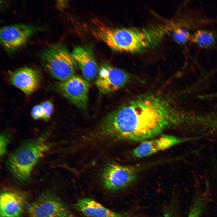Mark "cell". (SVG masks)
<instances>
[{
	"instance_id": "6da1fadb",
	"label": "cell",
	"mask_w": 217,
	"mask_h": 217,
	"mask_svg": "<svg viewBox=\"0 0 217 217\" xmlns=\"http://www.w3.org/2000/svg\"><path fill=\"white\" fill-rule=\"evenodd\" d=\"M184 111L170 98L159 94L140 95L107 115L100 125L113 139L144 141L169 128L182 125Z\"/></svg>"
},
{
	"instance_id": "7a4b0ae2",
	"label": "cell",
	"mask_w": 217,
	"mask_h": 217,
	"mask_svg": "<svg viewBox=\"0 0 217 217\" xmlns=\"http://www.w3.org/2000/svg\"><path fill=\"white\" fill-rule=\"evenodd\" d=\"M170 29L164 24L141 28H109L105 33L104 40L108 46L115 50L140 52L156 46Z\"/></svg>"
},
{
	"instance_id": "3957f363",
	"label": "cell",
	"mask_w": 217,
	"mask_h": 217,
	"mask_svg": "<svg viewBox=\"0 0 217 217\" xmlns=\"http://www.w3.org/2000/svg\"><path fill=\"white\" fill-rule=\"evenodd\" d=\"M46 136L43 134L24 143L10 154L8 167L16 179L25 182L29 179L34 167L50 147Z\"/></svg>"
},
{
	"instance_id": "277c9868",
	"label": "cell",
	"mask_w": 217,
	"mask_h": 217,
	"mask_svg": "<svg viewBox=\"0 0 217 217\" xmlns=\"http://www.w3.org/2000/svg\"><path fill=\"white\" fill-rule=\"evenodd\" d=\"M40 58L48 72L60 81L74 75L77 64L71 53L62 45H51L41 53Z\"/></svg>"
},
{
	"instance_id": "5b68a950",
	"label": "cell",
	"mask_w": 217,
	"mask_h": 217,
	"mask_svg": "<svg viewBox=\"0 0 217 217\" xmlns=\"http://www.w3.org/2000/svg\"><path fill=\"white\" fill-rule=\"evenodd\" d=\"M30 217H75L67 206L57 196L44 193L27 209Z\"/></svg>"
},
{
	"instance_id": "8992f818",
	"label": "cell",
	"mask_w": 217,
	"mask_h": 217,
	"mask_svg": "<svg viewBox=\"0 0 217 217\" xmlns=\"http://www.w3.org/2000/svg\"><path fill=\"white\" fill-rule=\"evenodd\" d=\"M137 174V171L134 167L111 163L102 171V182L106 190L115 192L130 185L135 181Z\"/></svg>"
},
{
	"instance_id": "52a82bcc",
	"label": "cell",
	"mask_w": 217,
	"mask_h": 217,
	"mask_svg": "<svg viewBox=\"0 0 217 217\" xmlns=\"http://www.w3.org/2000/svg\"><path fill=\"white\" fill-rule=\"evenodd\" d=\"M40 29L33 26L22 24L5 26L0 30L1 44L7 52L13 53L23 46Z\"/></svg>"
},
{
	"instance_id": "ba28073f",
	"label": "cell",
	"mask_w": 217,
	"mask_h": 217,
	"mask_svg": "<svg viewBox=\"0 0 217 217\" xmlns=\"http://www.w3.org/2000/svg\"><path fill=\"white\" fill-rule=\"evenodd\" d=\"M131 76L127 72L105 64L100 67L95 85L103 94H109L118 90L131 80Z\"/></svg>"
},
{
	"instance_id": "9c48e42d",
	"label": "cell",
	"mask_w": 217,
	"mask_h": 217,
	"mask_svg": "<svg viewBox=\"0 0 217 217\" xmlns=\"http://www.w3.org/2000/svg\"><path fill=\"white\" fill-rule=\"evenodd\" d=\"M57 89L68 100L82 110L87 108L89 90V82L74 75L56 84Z\"/></svg>"
},
{
	"instance_id": "30bf717a",
	"label": "cell",
	"mask_w": 217,
	"mask_h": 217,
	"mask_svg": "<svg viewBox=\"0 0 217 217\" xmlns=\"http://www.w3.org/2000/svg\"><path fill=\"white\" fill-rule=\"evenodd\" d=\"M193 139L163 135L156 138L143 141L133 150V154L137 158L148 156Z\"/></svg>"
},
{
	"instance_id": "8fae6325",
	"label": "cell",
	"mask_w": 217,
	"mask_h": 217,
	"mask_svg": "<svg viewBox=\"0 0 217 217\" xmlns=\"http://www.w3.org/2000/svg\"><path fill=\"white\" fill-rule=\"evenodd\" d=\"M27 201V197L20 192H2L0 197V217H20Z\"/></svg>"
},
{
	"instance_id": "7c38bea8",
	"label": "cell",
	"mask_w": 217,
	"mask_h": 217,
	"mask_svg": "<svg viewBox=\"0 0 217 217\" xmlns=\"http://www.w3.org/2000/svg\"><path fill=\"white\" fill-rule=\"evenodd\" d=\"M71 54L85 79L89 82L95 78L98 74V68L91 50L87 47L77 46Z\"/></svg>"
},
{
	"instance_id": "4fadbf2b",
	"label": "cell",
	"mask_w": 217,
	"mask_h": 217,
	"mask_svg": "<svg viewBox=\"0 0 217 217\" xmlns=\"http://www.w3.org/2000/svg\"><path fill=\"white\" fill-rule=\"evenodd\" d=\"M10 79L13 85L25 93L30 95L39 87L40 77L36 71L26 67L13 72L10 75Z\"/></svg>"
},
{
	"instance_id": "5bb4252c",
	"label": "cell",
	"mask_w": 217,
	"mask_h": 217,
	"mask_svg": "<svg viewBox=\"0 0 217 217\" xmlns=\"http://www.w3.org/2000/svg\"><path fill=\"white\" fill-rule=\"evenodd\" d=\"M75 207L83 215L89 217H131L125 213L112 211L89 197L78 200Z\"/></svg>"
},
{
	"instance_id": "9a60e30c",
	"label": "cell",
	"mask_w": 217,
	"mask_h": 217,
	"mask_svg": "<svg viewBox=\"0 0 217 217\" xmlns=\"http://www.w3.org/2000/svg\"><path fill=\"white\" fill-rule=\"evenodd\" d=\"M190 40L201 48H208L214 45L215 37L212 31L200 30L191 35Z\"/></svg>"
},
{
	"instance_id": "2e32d148",
	"label": "cell",
	"mask_w": 217,
	"mask_h": 217,
	"mask_svg": "<svg viewBox=\"0 0 217 217\" xmlns=\"http://www.w3.org/2000/svg\"><path fill=\"white\" fill-rule=\"evenodd\" d=\"M191 34L185 29L180 27H174L172 36L178 43L183 44L190 40Z\"/></svg>"
},
{
	"instance_id": "e0dca14e",
	"label": "cell",
	"mask_w": 217,
	"mask_h": 217,
	"mask_svg": "<svg viewBox=\"0 0 217 217\" xmlns=\"http://www.w3.org/2000/svg\"><path fill=\"white\" fill-rule=\"evenodd\" d=\"M43 113L42 119L47 120L49 119L52 113L53 110V105L52 102L49 100L44 101L41 104Z\"/></svg>"
},
{
	"instance_id": "ac0fdd59",
	"label": "cell",
	"mask_w": 217,
	"mask_h": 217,
	"mask_svg": "<svg viewBox=\"0 0 217 217\" xmlns=\"http://www.w3.org/2000/svg\"><path fill=\"white\" fill-rule=\"evenodd\" d=\"M10 135L7 133H3L0 137V154L2 156L5 153L10 140Z\"/></svg>"
},
{
	"instance_id": "d6986e66",
	"label": "cell",
	"mask_w": 217,
	"mask_h": 217,
	"mask_svg": "<svg viewBox=\"0 0 217 217\" xmlns=\"http://www.w3.org/2000/svg\"><path fill=\"white\" fill-rule=\"evenodd\" d=\"M202 210L201 204L198 201L193 206L187 217H200Z\"/></svg>"
},
{
	"instance_id": "ffe728a7",
	"label": "cell",
	"mask_w": 217,
	"mask_h": 217,
	"mask_svg": "<svg viewBox=\"0 0 217 217\" xmlns=\"http://www.w3.org/2000/svg\"><path fill=\"white\" fill-rule=\"evenodd\" d=\"M31 114L32 117L35 119H42L43 113L41 105L37 104L33 106Z\"/></svg>"
},
{
	"instance_id": "44dd1931",
	"label": "cell",
	"mask_w": 217,
	"mask_h": 217,
	"mask_svg": "<svg viewBox=\"0 0 217 217\" xmlns=\"http://www.w3.org/2000/svg\"><path fill=\"white\" fill-rule=\"evenodd\" d=\"M164 217H176L171 210L166 209L164 212Z\"/></svg>"
},
{
	"instance_id": "7402d4cb",
	"label": "cell",
	"mask_w": 217,
	"mask_h": 217,
	"mask_svg": "<svg viewBox=\"0 0 217 217\" xmlns=\"http://www.w3.org/2000/svg\"><path fill=\"white\" fill-rule=\"evenodd\" d=\"M217 96V92L215 93L212 94H208L207 95H206L203 96L204 98H207L212 97L214 96Z\"/></svg>"
}]
</instances>
